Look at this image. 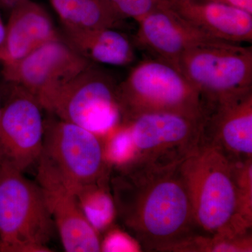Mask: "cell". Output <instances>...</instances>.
<instances>
[{
	"label": "cell",
	"mask_w": 252,
	"mask_h": 252,
	"mask_svg": "<svg viewBox=\"0 0 252 252\" xmlns=\"http://www.w3.org/2000/svg\"><path fill=\"white\" fill-rule=\"evenodd\" d=\"M183 160L134 156L111 170L117 220L145 251H178L195 235Z\"/></svg>",
	"instance_id": "1"
},
{
	"label": "cell",
	"mask_w": 252,
	"mask_h": 252,
	"mask_svg": "<svg viewBox=\"0 0 252 252\" xmlns=\"http://www.w3.org/2000/svg\"><path fill=\"white\" fill-rule=\"evenodd\" d=\"M188 190L195 235L234 238L252 228V179L239 162L220 151L198 146L181 165Z\"/></svg>",
	"instance_id": "2"
},
{
	"label": "cell",
	"mask_w": 252,
	"mask_h": 252,
	"mask_svg": "<svg viewBox=\"0 0 252 252\" xmlns=\"http://www.w3.org/2000/svg\"><path fill=\"white\" fill-rule=\"evenodd\" d=\"M122 122L143 114L169 112L202 120L203 102L198 91L175 66L160 59L146 60L117 86Z\"/></svg>",
	"instance_id": "3"
},
{
	"label": "cell",
	"mask_w": 252,
	"mask_h": 252,
	"mask_svg": "<svg viewBox=\"0 0 252 252\" xmlns=\"http://www.w3.org/2000/svg\"><path fill=\"white\" fill-rule=\"evenodd\" d=\"M55 225L41 187L0 164V252H51Z\"/></svg>",
	"instance_id": "4"
},
{
	"label": "cell",
	"mask_w": 252,
	"mask_h": 252,
	"mask_svg": "<svg viewBox=\"0 0 252 252\" xmlns=\"http://www.w3.org/2000/svg\"><path fill=\"white\" fill-rule=\"evenodd\" d=\"M177 69L198 91L205 107L252 92V48L212 39L181 56Z\"/></svg>",
	"instance_id": "5"
},
{
	"label": "cell",
	"mask_w": 252,
	"mask_h": 252,
	"mask_svg": "<svg viewBox=\"0 0 252 252\" xmlns=\"http://www.w3.org/2000/svg\"><path fill=\"white\" fill-rule=\"evenodd\" d=\"M36 165L72 190L109 182L112 170L99 135L54 115L44 122L42 151Z\"/></svg>",
	"instance_id": "6"
},
{
	"label": "cell",
	"mask_w": 252,
	"mask_h": 252,
	"mask_svg": "<svg viewBox=\"0 0 252 252\" xmlns=\"http://www.w3.org/2000/svg\"><path fill=\"white\" fill-rule=\"evenodd\" d=\"M117 86L92 63L60 91L49 114L102 137L122 122Z\"/></svg>",
	"instance_id": "7"
},
{
	"label": "cell",
	"mask_w": 252,
	"mask_h": 252,
	"mask_svg": "<svg viewBox=\"0 0 252 252\" xmlns=\"http://www.w3.org/2000/svg\"><path fill=\"white\" fill-rule=\"evenodd\" d=\"M92 64L74 51L61 36L26 57L4 66L5 79L31 94L50 113L63 87Z\"/></svg>",
	"instance_id": "8"
},
{
	"label": "cell",
	"mask_w": 252,
	"mask_h": 252,
	"mask_svg": "<svg viewBox=\"0 0 252 252\" xmlns=\"http://www.w3.org/2000/svg\"><path fill=\"white\" fill-rule=\"evenodd\" d=\"M42 110L32 95L14 86L0 110V164L23 173L37 164L44 141Z\"/></svg>",
	"instance_id": "9"
},
{
	"label": "cell",
	"mask_w": 252,
	"mask_h": 252,
	"mask_svg": "<svg viewBox=\"0 0 252 252\" xmlns=\"http://www.w3.org/2000/svg\"><path fill=\"white\" fill-rule=\"evenodd\" d=\"M201 121L175 113L157 112L122 124L130 130L134 156L182 160L200 144Z\"/></svg>",
	"instance_id": "10"
},
{
	"label": "cell",
	"mask_w": 252,
	"mask_h": 252,
	"mask_svg": "<svg viewBox=\"0 0 252 252\" xmlns=\"http://www.w3.org/2000/svg\"><path fill=\"white\" fill-rule=\"evenodd\" d=\"M200 144L216 149L233 162L252 160V92L205 107Z\"/></svg>",
	"instance_id": "11"
},
{
	"label": "cell",
	"mask_w": 252,
	"mask_h": 252,
	"mask_svg": "<svg viewBox=\"0 0 252 252\" xmlns=\"http://www.w3.org/2000/svg\"><path fill=\"white\" fill-rule=\"evenodd\" d=\"M36 179L64 251L101 252L100 235L86 220L72 189L39 165Z\"/></svg>",
	"instance_id": "12"
},
{
	"label": "cell",
	"mask_w": 252,
	"mask_h": 252,
	"mask_svg": "<svg viewBox=\"0 0 252 252\" xmlns=\"http://www.w3.org/2000/svg\"><path fill=\"white\" fill-rule=\"evenodd\" d=\"M135 41L142 49L175 66L182 54L193 46L212 40L189 26L162 3L140 21Z\"/></svg>",
	"instance_id": "13"
},
{
	"label": "cell",
	"mask_w": 252,
	"mask_h": 252,
	"mask_svg": "<svg viewBox=\"0 0 252 252\" xmlns=\"http://www.w3.org/2000/svg\"><path fill=\"white\" fill-rule=\"evenodd\" d=\"M169 9L205 35L232 43L252 42V14L206 0H165Z\"/></svg>",
	"instance_id": "14"
},
{
	"label": "cell",
	"mask_w": 252,
	"mask_h": 252,
	"mask_svg": "<svg viewBox=\"0 0 252 252\" xmlns=\"http://www.w3.org/2000/svg\"><path fill=\"white\" fill-rule=\"evenodd\" d=\"M60 38L46 9L31 0H23L14 5L5 26L0 61L4 66L14 64L46 43Z\"/></svg>",
	"instance_id": "15"
},
{
	"label": "cell",
	"mask_w": 252,
	"mask_h": 252,
	"mask_svg": "<svg viewBox=\"0 0 252 252\" xmlns=\"http://www.w3.org/2000/svg\"><path fill=\"white\" fill-rule=\"evenodd\" d=\"M115 29L63 27L61 36L74 51L91 63L128 65L135 60L133 46L125 34Z\"/></svg>",
	"instance_id": "16"
},
{
	"label": "cell",
	"mask_w": 252,
	"mask_h": 252,
	"mask_svg": "<svg viewBox=\"0 0 252 252\" xmlns=\"http://www.w3.org/2000/svg\"><path fill=\"white\" fill-rule=\"evenodd\" d=\"M63 28H117L122 18L105 0H50Z\"/></svg>",
	"instance_id": "17"
},
{
	"label": "cell",
	"mask_w": 252,
	"mask_h": 252,
	"mask_svg": "<svg viewBox=\"0 0 252 252\" xmlns=\"http://www.w3.org/2000/svg\"><path fill=\"white\" fill-rule=\"evenodd\" d=\"M73 191L86 220L99 235L114 225L117 213L109 182L83 186Z\"/></svg>",
	"instance_id": "18"
},
{
	"label": "cell",
	"mask_w": 252,
	"mask_h": 252,
	"mask_svg": "<svg viewBox=\"0 0 252 252\" xmlns=\"http://www.w3.org/2000/svg\"><path fill=\"white\" fill-rule=\"evenodd\" d=\"M165 0H121L113 9L121 18H131L136 21L160 6Z\"/></svg>",
	"instance_id": "19"
},
{
	"label": "cell",
	"mask_w": 252,
	"mask_h": 252,
	"mask_svg": "<svg viewBox=\"0 0 252 252\" xmlns=\"http://www.w3.org/2000/svg\"><path fill=\"white\" fill-rule=\"evenodd\" d=\"M101 238V252H135L140 248L134 239L125 230L114 228V225L105 231Z\"/></svg>",
	"instance_id": "20"
},
{
	"label": "cell",
	"mask_w": 252,
	"mask_h": 252,
	"mask_svg": "<svg viewBox=\"0 0 252 252\" xmlns=\"http://www.w3.org/2000/svg\"><path fill=\"white\" fill-rule=\"evenodd\" d=\"M246 11L252 14V0H206Z\"/></svg>",
	"instance_id": "21"
},
{
	"label": "cell",
	"mask_w": 252,
	"mask_h": 252,
	"mask_svg": "<svg viewBox=\"0 0 252 252\" xmlns=\"http://www.w3.org/2000/svg\"><path fill=\"white\" fill-rule=\"evenodd\" d=\"M4 36L5 26L4 23L2 22V20H1V16H0V49H1L3 43H4Z\"/></svg>",
	"instance_id": "22"
},
{
	"label": "cell",
	"mask_w": 252,
	"mask_h": 252,
	"mask_svg": "<svg viewBox=\"0 0 252 252\" xmlns=\"http://www.w3.org/2000/svg\"><path fill=\"white\" fill-rule=\"evenodd\" d=\"M105 1L113 9V7H114V5L117 4V3L119 2V1H120L121 0H105ZM116 14H117V13H116Z\"/></svg>",
	"instance_id": "23"
},
{
	"label": "cell",
	"mask_w": 252,
	"mask_h": 252,
	"mask_svg": "<svg viewBox=\"0 0 252 252\" xmlns=\"http://www.w3.org/2000/svg\"><path fill=\"white\" fill-rule=\"evenodd\" d=\"M8 1H10V2L13 3V4H16L17 3L20 2V1H23V0H7Z\"/></svg>",
	"instance_id": "24"
},
{
	"label": "cell",
	"mask_w": 252,
	"mask_h": 252,
	"mask_svg": "<svg viewBox=\"0 0 252 252\" xmlns=\"http://www.w3.org/2000/svg\"><path fill=\"white\" fill-rule=\"evenodd\" d=\"M0 110H1V104H0Z\"/></svg>",
	"instance_id": "25"
}]
</instances>
